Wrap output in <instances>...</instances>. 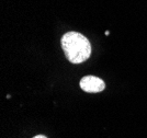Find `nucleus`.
I'll return each mask as SVG.
<instances>
[{
    "instance_id": "obj_3",
    "label": "nucleus",
    "mask_w": 147,
    "mask_h": 138,
    "mask_svg": "<svg viewBox=\"0 0 147 138\" xmlns=\"http://www.w3.org/2000/svg\"><path fill=\"white\" fill-rule=\"evenodd\" d=\"M33 138H47L46 136H44V135H37V136H35V137Z\"/></svg>"
},
{
    "instance_id": "obj_2",
    "label": "nucleus",
    "mask_w": 147,
    "mask_h": 138,
    "mask_svg": "<svg viewBox=\"0 0 147 138\" xmlns=\"http://www.w3.org/2000/svg\"><path fill=\"white\" fill-rule=\"evenodd\" d=\"M80 88L85 92L89 93H98L104 90L105 83L102 79L94 76H86L80 80Z\"/></svg>"
},
{
    "instance_id": "obj_1",
    "label": "nucleus",
    "mask_w": 147,
    "mask_h": 138,
    "mask_svg": "<svg viewBox=\"0 0 147 138\" xmlns=\"http://www.w3.org/2000/svg\"><path fill=\"white\" fill-rule=\"evenodd\" d=\"M61 48L71 64H81L91 55V45L86 36L78 32H68L61 37Z\"/></svg>"
}]
</instances>
